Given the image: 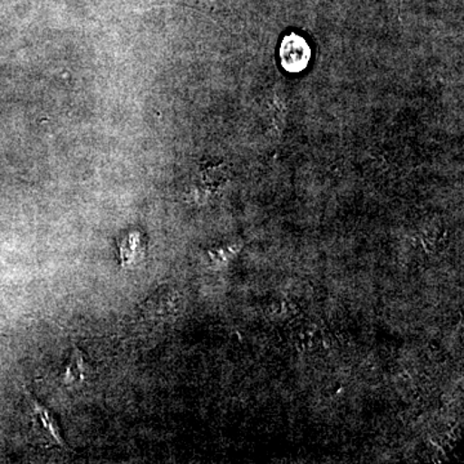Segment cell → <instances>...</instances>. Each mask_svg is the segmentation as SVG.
Returning <instances> with one entry per match:
<instances>
[{
    "mask_svg": "<svg viewBox=\"0 0 464 464\" xmlns=\"http://www.w3.org/2000/svg\"><path fill=\"white\" fill-rule=\"evenodd\" d=\"M27 405H29L34 424L38 427L43 438L50 440L52 444L58 445L60 448H66V441L63 439V431H61L56 414L48 406L39 401L33 393L27 392Z\"/></svg>",
    "mask_w": 464,
    "mask_h": 464,
    "instance_id": "obj_1",
    "label": "cell"
},
{
    "mask_svg": "<svg viewBox=\"0 0 464 464\" xmlns=\"http://www.w3.org/2000/svg\"><path fill=\"white\" fill-rule=\"evenodd\" d=\"M280 61L284 69L293 74L304 72L311 60V48L298 34H289L280 44Z\"/></svg>",
    "mask_w": 464,
    "mask_h": 464,
    "instance_id": "obj_2",
    "label": "cell"
},
{
    "mask_svg": "<svg viewBox=\"0 0 464 464\" xmlns=\"http://www.w3.org/2000/svg\"><path fill=\"white\" fill-rule=\"evenodd\" d=\"M93 375V365L91 364L87 355L78 347V344H72L69 360L61 372L60 381L65 386H72V384L76 386V384L87 383Z\"/></svg>",
    "mask_w": 464,
    "mask_h": 464,
    "instance_id": "obj_3",
    "label": "cell"
},
{
    "mask_svg": "<svg viewBox=\"0 0 464 464\" xmlns=\"http://www.w3.org/2000/svg\"><path fill=\"white\" fill-rule=\"evenodd\" d=\"M145 240L140 232H130L119 243V264L124 268H136L146 257Z\"/></svg>",
    "mask_w": 464,
    "mask_h": 464,
    "instance_id": "obj_4",
    "label": "cell"
}]
</instances>
